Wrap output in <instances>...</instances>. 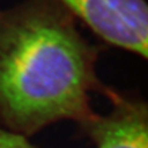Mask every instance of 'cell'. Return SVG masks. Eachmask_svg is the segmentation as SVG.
Wrapping results in <instances>:
<instances>
[{"instance_id": "cell-2", "label": "cell", "mask_w": 148, "mask_h": 148, "mask_svg": "<svg viewBox=\"0 0 148 148\" xmlns=\"http://www.w3.org/2000/svg\"><path fill=\"white\" fill-rule=\"evenodd\" d=\"M104 42L148 62L146 0H60Z\"/></svg>"}, {"instance_id": "cell-1", "label": "cell", "mask_w": 148, "mask_h": 148, "mask_svg": "<svg viewBox=\"0 0 148 148\" xmlns=\"http://www.w3.org/2000/svg\"><path fill=\"white\" fill-rule=\"evenodd\" d=\"M60 0L0 7V127L23 136L60 120L83 123L92 93L113 89L98 76L100 48Z\"/></svg>"}, {"instance_id": "cell-4", "label": "cell", "mask_w": 148, "mask_h": 148, "mask_svg": "<svg viewBox=\"0 0 148 148\" xmlns=\"http://www.w3.org/2000/svg\"><path fill=\"white\" fill-rule=\"evenodd\" d=\"M0 148H35L26 136L0 127Z\"/></svg>"}, {"instance_id": "cell-3", "label": "cell", "mask_w": 148, "mask_h": 148, "mask_svg": "<svg viewBox=\"0 0 148 148\" xmlns=\"http://www.w3.org/2000/svg\"><path fill=\"white\" fill-rule=\"evenodd\" d=\"M111 110L81 123L97 148H148V100L112 90Z\"/></svg>"}]
</instances>
